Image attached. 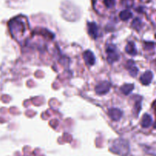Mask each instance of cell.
Here are the masks:
<instances>
[{"instance_id":"1","label":"cell","mask_w":156,"mask_h":156,"mask_svg":"<svg viewBox=\"0 0 156 156\" xmlns=\"http://www.w3.org/2000/svg\"><path fill=\"white\" fill-rule=\"evenodd\" d=\"M110 150L113 152L119 154V155L126 156V154H128L129 151V142L126 141V140L122 139V138L116 139L113 142V146L111 147Z\"/></svg>"},{"instance_id":"2","label":"cell","mask_w":156,"mask_h":156,"mask_svg":"<svg viewBox=\"0 0 156 156\" xmlns=\"http://www.w3.org/2000/svg\"><path fill=\"white\" fill-rule=\"evenodd\" d=\"M106 54H107V61L110 64H113L115 61L119 60V55L116 51V48L114 45H109L106 48Z\"/></svg>"},{"instance_id":"3","label":"cell","mask_w":156,"mask_h":156,"mask_svg":"<svg viewBox=\"0 0 156 156\" xmlns=\"http://www.w3.org/2000/svg\"><path fill=\"white\" fill-rule=\"evenodd\" d=\"M110 87H111V84L110 82L103 81V82H100V84H97V87H95V91L99 95H103V94H106V93L109 92Z\"/></svg>"},{"instance_id":"4","label":"cell","mask_w":156,"mask_h":156,"mask_svg":"<svg viewBox=\"0 0 156 156\" xmlns=\"http://www.w3.org/2000/svg\"><path fill=\"white\" fill-rule=\"evenodd\" d=\"M87 32L92 38L96 39L98 37V26L94 22H89L87 24Z\"/></svg>"},{"instance_id":"5","label":"cell","mask_w":156,"mask_h":156,"mask_svg":"<svg viewBox=\"0 0 156 156\" xmlns=\"http://www.w3.org/2000/svg\"><path fill=\"white\" fill-rule=\"evenodd\" d=\"M108 114L113 121H119L122 116V112L117 108H111L108 111Z\"/></svg>"},{"instance_id":"6","label":"cell","mask_w":156,"mask_h":156,"mask_svg":"<svg viewBox=\"0 0 156 156\" xmlns=\"http://www.w3.org/2000/svg\"><path fill=\"white\" fill-rule=\"evenodd\" d=\"M83 57H84V59L85 61V63L87 65H93L95 64V56L93 54V52L90 51H86L83 54Z\"/></svg>"},{"instance_id":"7","label":"cell","mask_w":156,"mask_h":156,"mask_svg":"<svg viewBox=\"0 0 156 156\" xmlns=\"http://www.w3.org/2000/svg\"><path fill=\"white\" fill-rule=\"evenodd\" d=\"M152 77H153V74L151 73V71H147L146 72L144 73L141 77H140V81L142 83L143 85H148L152 81Z\"/></svg>"},{"instance_id":"8","label":"cell","mask_w":156,"mask_h":156,"mask_svg":"<svg viewBox=\"0 0 156 156\" xmlns=\"http://www.w3.org/2000/svg\"><path fill=\"white\" fill-rule=\"evenodd\" d=\"M126 68L129 70V74H130L132 77H135L138 74V68H136V66L135 65L134 62L132 61H129L127 62V65H126Z\"/></svg>"},{"instance_id":"9","label":"cell","mask_w":156,"mask_h":156,"mask_svg":"<svg viewBox=\"0 0 156 156\" xmlns=\"http://www.w3.org/2000/svg\"><path fill=\"white\" fill-rule=\"evenodd\" d=\"M151 122H152V119H151V116L148 114H145L143 116L142 119V122H141V125L143 128H148L151 125Z\"/></svg>"},{"instance_id":"10","label":"cell","mask_w":156,"mask_h":156,"mask_svg":"<svg viewBox=\"0 0 156 156\" xmlns=\"http://www.w3.org/2000/svg\"><path fill=\"white\" fill-rule=\"evenodd\" d=\"M126 51L130 55H135L137 54L136 48L133 42L129 41L126 47Z\"/></svg>"},{"instance_id":"11","label":"cell","mask_w":156,"mask_h":156,"mask_svg":"<svg viewBox=\"0 0 156 156\" xmlns=\"http://www.w3.org/2000/svg\"><path fill=\"white\" fill-rule=\"evenodd\" d=\"M134 88V84H124L123 86L120 87V90L122 91V93L125 95H128L132 92V90Z\"/></svg>"},{"instance_id":"12","label":"cell","mask_w":156,"mask_h":156,"mask_svg":"<svg viewBox=\"0 0 156 156\" xmlns=\"http://www.w3.org/2000/svg\"><path fill=\"white\" fill-rule=\"evenodd\" d=\"M132 12L128 11V10H124V11L121 12L120 14H119V17H120L121 20H122V21H127L129 18H132Z\"/></svg>"},{"instance_id":"13","label":"cell","mask_w":156,"mask_h":156,"mask_svg":"<svg viewBox=\"0 0 156 156\" xmlns=\"http://www.w3.org/2000/svg\"><path fill=\"white\" fill-rule=\"evenodd\" d=\"M141 25H142V22L140 21L138 18H135L133 22H132V26L136 30H139L140 27H141Z\"/></svg>"},{"instance_id":"14","label":"cell","mask_w":156,"mask_h":156,"mask_svg":"<svg viewBox=\"0 0 156 156\" xmlns=\"http://www.w3.org/2000/svg\"><path fill=\"white\" fill-rule=\"evenodd\" d=\"M154 129H156V123L154 124Z\"/></svg>"}]
</instances>
